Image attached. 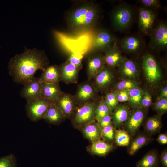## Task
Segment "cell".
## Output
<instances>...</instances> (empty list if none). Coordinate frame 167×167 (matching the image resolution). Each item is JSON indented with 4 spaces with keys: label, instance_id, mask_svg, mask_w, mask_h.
<instances>
[{
    "label": "cell",
    "instance_id": "6da1fadb",
    "mask_svg": "<svg viewBox=\"0 0 167 167\" xmlns=\"http://www.w3.org/2000/svg\"><path fill=\"white\" fill-rule=\"evenodd\" d=\"M49 61L43 51L25 48L24 52L12 58L9 63V73L14 82L24 84L35 77L39 70H44Z\"/></svg>",
    "mask_w": 167,
    "mask_h": 167
},
{
    "label": "cell",
    "instance_id": "7a4b0ae2",
    "mask_svg": "<svg viewBox=\"0 0 167 167\" xmlns=\"http://www.w3.org/2000/svg\"><path fill=\"white\" fill-rule=\"evenodd\" d=\"M100 15L98 7L91 2L86 1L75 6L68 13L67 20L72 29L80 31L93 27Z\"/></svg>",
    "mask_w": 167,
    "mask_h": 167
},
{
    "label": "cell",
    "instance_id": "3957f363",
    "mask_svg": "<svg viewBox=\"0 0 167 167\" xmlns=\"http://www.w3.org/2000/svg\"><path fill=\"white\" fill-rule=\"evenodd\" d=\"M98 102L96 99L84 104L77 105L72 119L74 124L77 126L82 127L95 121L96 110Z\"/></svg>",
    "mask_w": 167,
    "mask_h": 167
},
{
    "label": "cell",
    "instance_id": "277c9868",
    "mask_svg": "<svg viewBox=\"0 0 167 167\" xmlns=\"http://www.w3.org/2000/svg\"><path fill=\"white\" fill-rule=\"evenodd\" d=\"M133 13L131 7L126 4L118 5L113 11L111 17V24L116 30L126 29L133 20Z\"/></svg>",
    "mask_w": 167,
    "mask_h": 167
},
{
    "label": "cell",
    "instance_id": "5b68a950",
    "mask_svg": "<svg viewBox=\"0 0 167 167\" xmlns=\"http://www.w3.org/2000/svg\"><path fill=\"white\" fill-rule=\"evenodd\" d=\"M53 102L41 96L27 101L25 110L27 116L34 122L43 119L49 107Z\"/></svg>",
    "mask_w": 167,
    "mask_h": 167
},
{
    "label": "cell",
    "instance_id": "8992f818",
    "mask_svg": "<svg viewBox=\"0 0 167 167\" xmlns=\"http://www.w3.org/2000/svg\"><path fill=\"white\" fill-rule=\"evenodd\" d=\"M142 66L146 79L149 84L153 85L161 81V71L153 55L149 53L145 54L142 58Z\"/></svg>",
    "mask_w": 167,
    "mask_h": 167
},
{
    "label": "cell",
    "instance_id": "52a82bcc",
    "mask_svg": "<svg viewBox=\"0 0 167 167\" xmlns=\"http://www.w3.org/2000/svg\"><path fill=\"white\" fill-rule=\"evenodd\" d=\"M97 91L92 81L88 80L78 85L74 95L77 105H82L96 99Z\"/></svg>",
    "mask_w": 167,
    "mask_h": 167
},
{
    "label": "cell",
    "instance_id": "ba28073f",
    "mask_svg": "<svg viewBox=\"0 0 167 167\" xmlns=\"http://www.w3.org/2000/svg\"><path fill=\"white\" fill-rule=\"evenodd\" d=\"M115 39L109 32L105 30L98 31L92 41V49L96 51H106L114 46Z\"/></svg>",
    "mask_w": 167,
    "mask_h": 167
},
{
    "label": "cell",
    "instance_id": "9c48e42d",
    "mask_svg": "<svg viewBox=\"0 0 167 167\" xmlns=\"http://www.w3.org/2000/svg\"><path fill=\"white\" fill-rule=\"evenodd\" d=\"M114 79L112 68L105 65L96 75L92 82L97 92L104 91L109 88Z\"/></svg>",
    "mask_w": 167,
    "mask_h": 167
},
{
    "label": "cell",
    "instance_id": "30bf717a",
    "mask_svg": "<svg viewBox=\"0 0 167 167\" xmlns=\"http://www.w3.org/2000/svg\"><path fill=\"white\" fill-rule=\"evenodd\" d=\"M54 102L66 118H69L73 114L77 105L74 95L62 92Z\"/></svg>",
    "mask_w": 167,
    "mask_h": 167
},
{
    "label": "cell",
    "instance_id": "8fae6325",
    "mask_svg": "<svg viewBox=\"0 0 167 167\" xmlns=\"http://www.w3.org/2000/svg\"><path fill=\"white\" fill-rule=\"evenodd\" d=\"M151 49H163L167 46V26L159 23L155 29L149 43Z\"/></svg>",
    "mask_w": 167,
    "mask_h": 167
},
{
    "label": "cell",
    "instance_id": "7c38bea8",
    "mask_svg": "<svg viewBox=\"0 0 167 167\" xmlns=\"http://www.w3.org/2000/svg\"><path fill=\"white\" fill-rule=\"evenodd\" d=\"M105 66L104 55L98 53L91 55L87 62L86 73L88 80H93Z\"/></svg>",
    "mask_w": 167,
    "mask_h": 167
},
{
    "label": "cell",
    "instance_id": "4fadbf2b",
    "mask_svg": "<svg viewBox=\"0 0 167 167\" xmlns=\"http://www.w3.org/2000/svg\"><path fill=\"white\" fill-rule=\"evenodd\" d=\"M145 116L143 109L135 108L131 112L130 115L125 122L126 131L131 136L134 135L139 129Z\"/></svg>",
    "mask_w": 167,
    "mask_h": 167
},
{
    "label": "cell",
    "instance_id": "5bb4252c",
    "mask_svg": "<svg viewBox=\"0 0 167 167\" xmlns=\"http://www.w3.org/2000/svg\"><path fill=\"white\" fill-rule=\"evenodd\" d=\"M60 80L66 84L77 83L80 69L67 61L58 66Z\"/></svg>",
    "mask_w": 167,
    "mask_h": 167
},
{
    "label": "cell",
    "instance_id": "9a60e30c",
    "mask_svg": "<svg viewBox=\"0 0 167 167\" xmlns=\"http://www.w3.org/2000/svg\"><path fill=\"white\" fill-rule=\"evenodd\" d=\"M24 85L20 92V95L27 101L40 96L42 82L39 77H34Z\"/></svg>",
    "mask_w": 167,
    "mask_h": 167
},
{
    "label": "cell",
    "instance_id": "2e32d148",
    "mask_svg": "<svg viewBox=\"0 0 167 167\" xmlns=\"http://www.w3.org/2000/svg\"><path fill=\"white\" fill-rule=\"evenodd\" d=\"M155 20V15L151 10L145 8H141L138 13V23L141 30L145 34L152 30Z\"/></svg>",
    "mask_w": 167,
    "mask_h": 167
},
{
    "label": "cell",
    "instance_id": "e0dca14e",
    "mask_svg": "<svg viewBox=\"0 0 167 167\" xmlns=\"http://www.w3.org/2000/svg\"><path fill=\"white\" fill-rule=\"evenodd\" d=\"M118 71L123 79L134 80L139 75V68L137 64L130 59H124L119 66Z\"/></svg>",
    "mask_w": 167,
    "mask_h": 167
},
{
    "label": "cell",
    "instance_id": "ac0fdd59",
    "mask_svg": "<svg viewBox=\"0 0 167 167\" xmlns=\"http://www.w3.org/2000/svg\"><path fill=\"white\" fill-rule=\"evenodd\" d=\"M42 71L39 77L42 83L59 85L61 80L58 66L56 65H49Z\"/></svg>",
    "mask_w": 167,
    "mask_h": 167
},
{
    "label": "cell",
    "instance_id": "d6986e66",
    "mask_svg": "<svg viewBox=\"0 0 167 167\" xmlns=\"http://www.w3.org/2000/svg\"><path fill=\"white\" fill-rule=\"evenodd\" d=\"M122 50L128 53H135L140 50L143 46L141 39L135 36H129L122 39L120 42Z\"/></svg>",
    "mask_w": 167,
    "mask_h": 167
},
{
    "label": "cell",
    "instance_id": "ffe728a7",
    "mask_svg": "<svg viewBox=\"0 0 167 167\" xmlns=\"http://www.w3.org/2000/svg\"><path fill=\"white\" fill-rule=\"evenodd\" d=\"M104 57L105 65L112 68L119 66L124 59L114 46L105 52Z\"/></svg>",
    "mask_w": 167,
    "mask_h": 167
},
{
    "label": "cell",
    "instance_id": "44dd1931",
    "mask_svg": "<svg viewBox=\"0 0 167 167\" xmlns=\"http://www.w3.org/2000/svg\"><path fill=\"white\" fill-rule=\"evenodd\" d=\"M62 92L59 85L42 83L40 96L44 99L54 102Z\"/></svg>",
    "mask_w": 167,
    "mask_h": 167
},
{
    "label": "cell",
    "instance_id": "7402d4cb",
    "mask_svg": "<svg viewBox=\"0 0 167 167\" xmlns=\"http://www.w3.org/2000/svg\"><path fill=\"white\" fill-rule=\"evenodd\" d=\"M65 118L62 112L53 102L49 107L43 119L49 123L58 125Z\"/></svg>",
    "mask_w": 167,
    "mask_h": 167
},
{
    "label": "cell",
    "instance_id": "603a6c76",
    "mask_svg": "<svg viewBox=\"0 0 167 167\" xmlns=\"http://www.w3.org/2000/svg\"><path fill=\"white\" fill-rule=\"evenodd\" d=\"M112 113V122L115 128L120 127L128 119L131 112L125 105L118 106Z\"/></svg>",
    "mask_w": 167,
    "mask_h": 167
},
{
    "label": "cell",
    "instance_id": "cb8c5ba5",
    "mask_svg": "<svg viewBox=\"0 0 167 167\" xmlns=\"http://www.w3.org/2000/svg\"><path fill=\"white\" fill-rule=\"evenodd\" d=\"M82 127V132L84 136L92 143L100 139L101 129L95 121Z\"/></svg>",
    "mask_w": 167,
    "mask_h": 167
},
{
    "label": "cell",
    "instance_id": "d4e9b609",
    "mask_svg": "<svg viewBox=\"0 0 167 167\" xmlns=\"http://www.w3.org/2000/svg\"><path fill=\"white\" fill-rule=\"evenodd\" d=\"M113 148V145L112 144L100 139L92 143L89 148V151L93 154L104 156Z\"/></svg>",
    "mask_w": 167,
    "mask_h": 167
},
{
    "label": "cell",
    "instance_id": "484cf974",
    "mask_svg": "<svg viewBox=\"0 0 167 167\" xmlns=\"http://www.w3.org/2000/svg\"><path fill=\"white\" fill-rule=\"evenodd\" d=\"M162 126L161 116L158 115L151 117L147 120L145 129L148 134L152 135L158 132Z\"/></svg>",
    "mask_w": 167,
    "mask_h": 167
},
{
    "label": "cell",
    "instance_id": "4316f807",
    "mask_svg": "<svg viewBox=\"0 0 167 167\" xmlns=\"http://www.w3.org/2000/svg\"><path fill=\"white\" fill-rule=\"evenodd\" d=\"M159 161L157 153L150 152L146 154L136 164L137 167H157Z\"/></svg>",
    "mask_w": 167,
    "mask_h": 167
},
{
    "label": "cell",
    "instance_id": "83f0119b",
    "mask_svg": "<svg viewBox=\"0 0 167 167\" xmlns=\"http://www.w3.org/2000/svg\"><path fill=\"white\" fill-rule=\"evenodd\" d=\"M129 100L130 105L133 108H141V102L143 91L139 87L128 91Z\"/></svg>",
    "mask_w": 167,
    "mask_h": 167
},
{
    "label": "cell",
    "instance_id": "f1b7e54d",
    "mask_svg": "<svg viewBox=\"0 0 167 167\" xmlns=\"http://www.w3.org/2000/svg\"><path fill=\"white\" fill-rule=\"evenodd\" d=\"M149 138L143 135L136 136L131 142L128 149V152L133 155L139 149L145 145L149 141Z\"/></svg>",
    "mask_w": 167,
    "mask_h": 167
},
{
    "label": "cell",
    "instance_id": "f546056e",
    "mask_svg": "<svg viewBox=\"0 0 167 167\" xmlns=\"http://www.w3.org/2000/svg\"><path fill=\"white\" fill-rule=\"evenodd\" d=\"M114 139L118 145L126 146L129 144L130 138V135L126 131L119 129L115 130Z\"/></svg>",
    "mask_w": 167,
    "mask_h": 167
},
{
    "label": "cell",
    "instance_id": "4dcf8cb0",
    "mask_svg": "<svg viewBox=\"0 0 167 167\" xmlns=\"http://www.w3.org/2000/svg\"><path fill=\"white\" fill-rule=\"evenodd\" d=\"M112 111L105 102L104 98L98 102L96 110L95 120L98 121L104 116L111 114Z\"/></svg>",
    "mask_w": 167,
    "mask_h": 167
},
{
    "label": "cell",
    "instance_id": "1f68e13d",
    "mask_svg": "<svg viewBox=\"0 0 167 167\" xmlns=\"http://www.w3.org/2000/svg\"><path fill=\"white\" fill-rule=\"evenodd\" d=\"M138 83L134 80L123 79L118 83L115 86L116 91H129L138 87Z\"/></svg>",
    "mask_w": 167,
    "mask_h": 167
},
{
    "label": "cell",
    "instance_id": "d6a6232c",
    "mask_svg": "<svg viewBox=\"0 0 167 167\" xmlns=\"http://www.w3.org/2000/svg\"><path fill=\"white\" fill-rule=\"evenodd\" d=\"M0 167H17L15 155L11 153L0 157Z\"/></svg>",
    "mask_w": 167,
    "mask_h": 167
},
{
    "label": "cell",
    "instance_id": "836d02e7",
    "mask_svg": "<svg viewBox=\"0 0 167 167\" xmlns=\"http://www.w3.org/2000/svg\"><path fill=\"white\" fill-rule=\"evenodd\" d=\"M103 98L106 103L112 111L118 106V101L115 91L107 93Z\"/></svg>",
    "mask_w": 167,
    "mask_h": 167
},
{
    "label": "cell",
    "instance_id": "e575fe53",
    "mask_svg": "<svg viewBox=\"0 0 167 167\" xmlns=\"http://www.w3.org/2000/svg\"><path fill=\"white\" fill-rule=\"evenodd\" d=\"M115 130L111 125L101 129V137L108 142L113 141L115 138Z\"/></svg>",
    "mask_w": 167,
    "mask_h": 167
},
{
    "label": "cell",
    "instance_id": "d590c367",
    "mask_svg": "<svg viewBox=\"0 0 167 167\" xmlns=\"http://www.w3.org/2000/svg\"><path fill=\"white\" fill-rule=\"evenodd\" d=\"M154 108L160 115L166 113L167 111V98L158 99L154 104Z\"/></svg>",
    "mask_w": 167,
    "mask_h": 167
},
{
    "label": "cell",
    "instance_id": "8d00e7d4",
    "mask_svg": "<svg viewBox=\"0 0 167 167\" xmlns=\"http://www.w3.org/2000/svg\"><path fill=\"white\" fill-rule=\"evenodd\" d=\"M152 97L151 94L148 91L143 92L141 102V108L147 109L151 105Z\"/></svg>",
    "mask_w": 167,
    "mask_h": 167
},
{
    "label": "cell",
    "instance_id": "74e56055",
    "mask_svg": "<svg viewBox=\"0 0 167 167\" xmlns=\"http://www.w3.org/2000/svg\"><path fill=\"white\" fill-rule=\"evenodd\" d=\"M66 61L75 66L80 70L82 67L81 58L74 53L70 55Z\"/></svg>",
    "mask_w": 167,
    "mask_h": 167
},
{
    "label": "cell",
    "instance_id": "f35d334b",
    "mask_svg": "<svg viewBox=\"0 0 167 167\" xmlns=\"http://www.w3.org/2000/svg\"><path fill=\"white\" fill-rule=\"evenodd\" d=\"M139 2L144 8L148 9L158 8L160 6V1L158 0H140Z\"/></svg>",
    "mask_w": 167,
    "mask_h": 167
},
{
    "label": "cell",
    "instance_id": "ab89813d",
    "mask_svg": "<svg viewBox=\"0 0 167 167\" xmlns=\"http://www.w3.org/2000/svg\"><path fill=\"white\" fill-rule=\"evenodd\" d=\"M111 114L106 115L97 121V124L101 129L111 125L112 122Z\"/></svg>",
    "mask_w": 167,
    "mask_h": 167
},
{
    "label": "cell",
    "instance_id": "60d3db41",
    "mask_svg": "<svg viewBox=\"0 0 167 167\" xmlns=\"http://www.w3.org/2000/svg\"><path fill=\"white\" fill-rule=\"evenodd\" d=\"M115 92L118 102H125L128 101V91L120 90Z\"/></svg>",
    "mask_w": 167,
    "mask_h": 167
},
{
    "label": "cell",
    "instance_id": "b9f144b4",
    "mask_svg": "<svg viewBox=\"0 0 167 167\" xmlns=\"http://www.w3.org/2000/svg\"><path fill=\"white\" fill-rule=\"evenodd\" d=\"M157 140L161 144H166L167 143V135L164 133L160 134L158 136Z\"/></svg>",
    "mask_w": 167,
    "mask_h": 167
},
{
    "label": "cell",
    "instance_id": "7bdbcfd3",
    "mask_svg": "<svg viewBox=\"0 0 167 167\" xmlns=\"http://www.w3.org/2000/svg\"><path fill=\"white\" fill-rule=\"evenodd\" d=\"M161 161L163 167H167V151L165 150L162 153Z\"/></svg>",
    "mask_w": 167,
    "mask_h": 167
},
{
    "label": "cell",
    "instance_id": "ee69618b",
    "mask_svg": "<svg viewBox=\"0 0 167 167\" xmlns=\"http://www.w3.org/2000/svg\"><path fill=\"white\" fill-rule=\"evenodd\" d=\"M164 98H167V86H165L161 88L157 98V100Z\"/></svg>",
    "mask_w": 167,
    "mask_h": 167
}]
</instances>
